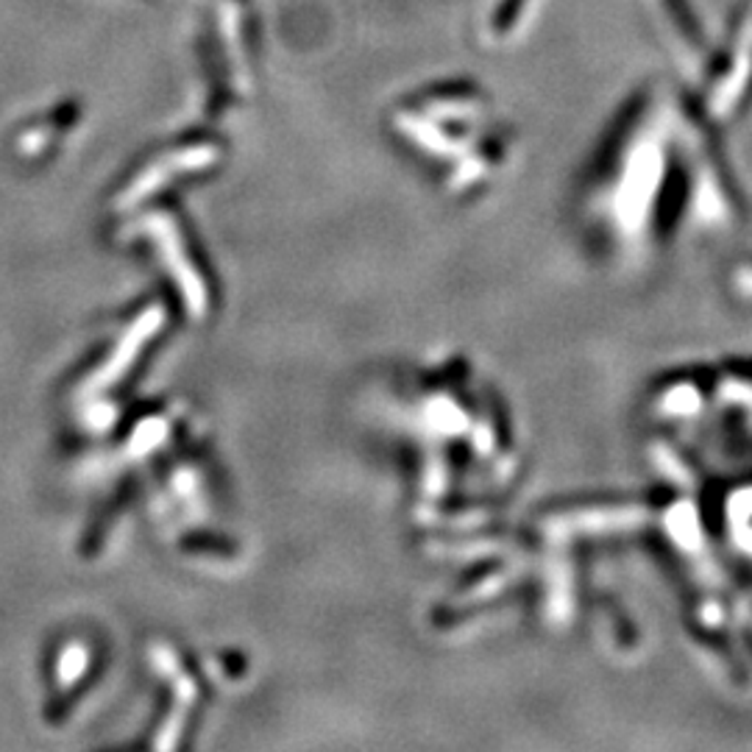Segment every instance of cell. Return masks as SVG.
I'll use <instances>...</instances> for the list:
<instances>
[{
	"label": "cell",
	"instance_id": "cell-1",
	"mask_svg": "<svg viewBox=\"0 0 752 752\" xmlns=\"http://www.w3.org/2000/svg\"><path fill=\"white\" fill-rule=\"evenodd\" d=\"M139 229L148 232L150 240H154V246L163 251L165 265H168V271L174 273L176 282L181 284V293H185V301H187V307H190V313L201 315L203 304H207V293H203V282L198 279V273L192 271L190 257H187L185 246H181V238H179V232H176V226L170 223L165 215H150V218L145 220Z\"/></svg>",
	"mask_w": 752,
	"mask_h": 752
},
{
	"label": "cell",
	"instance_id": "cell-2",
	"mask_svg": "<svg viewBox=\"0 0 752 752\" xmlns=\"http://www.w3.org/2000/svg\"><path fill=\"white\" fill-rule=\"evenodd\" d=\"M159 324H163V313H159V310H150V313H145L143 318H139V324L132 326V330L126 332V337L121 341L117 352L112 354L109 363H106L104 368L98 370V376H93V379H90L87 388L101 390V388H109L112 383H117V379L123 376V370H126L128 365H132V359L139 354V346H143V343L159 330Z\"/></svg>",
	"mask_w": 752,
	"mask_h": 752
}]
</instances>
